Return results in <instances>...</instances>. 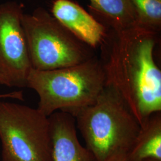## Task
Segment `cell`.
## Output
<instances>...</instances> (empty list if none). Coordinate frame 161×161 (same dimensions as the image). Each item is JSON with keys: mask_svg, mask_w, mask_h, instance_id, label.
<instances>
[{"mask_svg": "<svg viewBox=\"0 0 161 161\" xmlns=\"http://www.w3.org/2000/svg\"><path fill=\"white\" fill-rule=\"evenodd\" d=\"M110 33L100 45L106 86L119 95L141 126L161 112V71L154 58L158 32L136 26Z\"/></svg>", "mask_w": 161, "mask_h": 161, "instance_id": "cell-1", "label": "cell"}, {"mask_svg": "<svg viewBox=\"0 0 161 161\" xmlns=\"http://www.w3.org/2000/svg\"><path fill=\"white\" fill-rule=\"evenodd\" d=\"M105 86L103 66L96 56L62 69L32 68L27 79V87L39 96L37 109L47 117L60 111L75 118L95 102Z\"/></svg>", "mask_w": 161, "mask_h": 161, "instance_id": "cell-2", "label": "cell"}, {"mask_svg": "<svg viewBox=\"0 0 161 161\" xmlns=\"http://www.w3.org/2000/svg\"><path fill=\"white\" fill-rule=\"evenodd\" d=\"M75 118L86 147L96 161H103L117 151L128 152L140 128L127 104L106 86L95 102Z\"/></svg>", "mask_w": 161, "mask_h": 161, "instance_id": "cell-3", "label": "cell"}, {"mask_svg": "<svg viewBox=\"0 0 161 161\" xmlns=\"http://www.w3.org/2000/svg\"><path fill=\"white\" fill-rule=\"evenodd\" d=\"M22 22L32 69H62L94 56L92 48L76 38L43 8L23 14Z\"/></svg>", "mask_w": 161, "mask_h": 161, "instance_id": "cell-4", "label": "cell"}, {"mask_svg": "<svg viewBox=\"0 0 161 161\" xmlns=\"http://www.w3.org/2000/svg\"><path fill=\"white\" fill-rule=\"evenodd\" d=\"M1 161H53L48 117L36 109L0 99Z\"/></svg>", "mask_w": 161, "mask_h": 161, "instance_id": "cell-5", "label": "cell"}, {"mask_svg": "<svg viewBox=\"0 0 161 161\" xmlns=\"http://www.w3.org/2000/svg\"><path fill=\"white\" fill-rule=\"evenodd\" d=\"M22 9L15 1L0 4V74L12 87H27L32 69L22 26Z\"/></svg>", "mask_w": 161, "mask_h": 161, "instance_id": "cell-6", "label": "cell"}, {"mask_svg": "<svg viewBox=\"0 0 161 161\" xmlns=\"http://www.w3.org/2000/svg\"><path fill=\"white\" fill-rule=\"evenodd\" d=\"M52 15L78 40L91 48L100 46L106 31L102 23L71 0H54Z\"/></svg>", "mask_w": 161, "mask_h": 161, "instance_id": "cell-7", "label": "cell"}, {"mask_svg": "<svg viewBox=\"0 0 161 161\" xmlns=\"http://www.w3.org/2000/svg\"><path fill=\"white\" fill-rule=\"evenodd\" d=\"M53 144V161H96L77 136L75 118L62 112L48 116Z\"/></svg>", "mask_w": 161, "mask_h": 161, "instance_id": "cell-8", "label": "cell"}, {"mask_svg": "<svg viewBox=\"0 0 161 161\" xmlns=\"http://www.w3.org/2000/svg\"><path fill=\"white\" fill-rule=\"evenodd\" d=\"M127 158L128 161L161 159V112L150 115L140 126Z\"/></svg>", "mask_w": 161, "mask_h": 161, "instance_id": "cell-9", "label": "cell"}, {"mask_svg": "<svg viewBox=\"0 0 161 161\" xmlns=\"http://www.w3.org/2000/svg\"><path fill=\"white\" fill-rule=\"evenodd\" d=\"M92 11L111 29L122 30L138 26L131 0H89Z\"/></svg>", "mask_w": 161, "mask_h": 161, "instance_id": "cell-10", "label": "cell"}, {"mask_svg": "<svg viewBox=\"0 0 161 161\" xmlns=\"http://www.w3.org/2000/svg\"><path fill=\"white\" fill-rule=\"evenodd\" d=\"M137 25L158 32L161 26V0H131Z\"/></svg>", "mask_w": 161, "mask_h": 161, "instance_id": "cell-11", "label": "cell"}, {"mask_svg": "<svg viewBox=\"0 0 161 161\" xmlns=\"http://www.w3.org/2000/svg\"><path fill=\"white\" fill-rule=\"evenodd\" d=\"M127 153L128 152L125 150L117 151L103 161H128Z\"/></svg>", "mask_w": 161, "mask_h": 161, "instance_id": "cell-12", "label": "cell"}, {"mask_svg": "<svg viewBox=\"0 0 161 161\" xmlns=\"http://www.w3.org/2000/svg\"><path fill=\"white\" fill-rule=\"evenodd\" d=\"M2 98H13L19 100H23L24 96L22 91H17L12 92L0 94V99Z\"/></svg>", "mask_w": 161, "mask_h": 161, "instance_id": "cell-13", "label": "cell"}, {"mask_svg": "<svg viewBox=\"0 0 161 161\" xmlns=\"http://www.w3.org/2000/svg\"><path fill=\"white\" fill-rule=\"evenodd\" d=\"M0 84L1 85H4L8 87H12L10 82L8 80H6V78L0 74Z\"/></svg>", "mask_w": 161, "mask_h": 161, "instance_id": "cell-14", "label": "cell"}, {"mask_svg": "<svg viewBox=\"0 0 161 161\" xmlns=\"http://www.w3.org/2000/svg\"><path fill=\"white\" fill-rule=\"evenodd\" d=\"M142 161H161V159H156L153 158H150L145 159L144 160Z\"/></svg>", "mask_w": 161, "mask_h": 161, "instance_id": "cell-15", "label": "cell"}]
</instances>
